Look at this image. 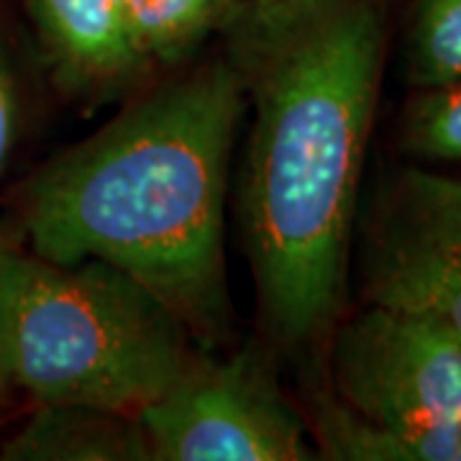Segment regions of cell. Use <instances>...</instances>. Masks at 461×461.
<instances>
[{"mask_svg":"<svg viewBox=\"0 0 461 461\" xmlns=\"http://www.w3.org/2000/svg\"><path fill=\"white\" fill-rule=\"evenodd\" d=\"M379 0H247L230 44L254 105L244 215L269 333L311 348L336 329L377 111Z\"/></svg>","mask_w":461,"mask_h":461,"instance_id":"6da1fadb","label":"cell"},{"mask_svg":"<svg viewBox=\"0 0 461 461\" xmlns=\"http://www.w3.org/2000/svg\"><path fill=\"white\" fill-rule=\"evenodd\" d=\"M247 93L218 59L154 90L54 157L23 195L32 254L100 259L159 297L211 344L229 326L223 205Z\"/></svg>","mask_w":461,"mask_h":461,"instance_id":"7a4b0ae2","label":"cell"},{"mask_svg":"<svg viewBox=\"0 0 461 461\" xmlns=\"http://www.w3.org/2000/svg\"><path fill=\"white\" fill-rule=\"evenodd\" d=\"M193 339L159 297L113 264L18 254L8 300L11 377L36 405L139 418L198 362Z\"/></svg>","mask_w":461,"mask_h":461,"instance_id":"3957f363","label":"cell"},{"mask_svg":"<svg viewBox=\"0 0 461 461\" xmlns=\"http://www.w3.org/2000/svg\"><path fill=\"white\" fill-rule=\"evenodd\" d=\"M333 395L395 433L461 423V339L441 321L369 303L330 330Z\"/></svg>","mask_w":461,"mask_h":461,"instance_id":"277c9868","label":"cell"},{"mask_svg":"<svg viewBox=\"0 0 461 461\" xmlns=\"http://www.w3.org/2000/svg\"><path fill=\"white\" fill-rule=\"evenodd\" d=\"M151 461H305L313 448L300 412L257 348L198 359L139 412Z\"/></svg>","mask_w":461,"mask_h":461,"instance_id":"5b68a950","label":"cell"},{"mask_svg":"<svg viewBox=\"0 0 461 461\" xmlns=\"http://www.w3.org/2000/svg\"><path fill=\"white\" fill-rule=\"evenodd\" d=\"M364 295L461 339V175L408 167L384 182L364 230Z\"/></svg>","mask_w":461,"mask_h":461,"instance_id":"8992f818","label":"cell"},{"mask_svg":"<svg viewBox=\"0 0 461 461\" xmlns=\"http://www.w3.org/2000/svg\"><path fill=\"white\" fill-rule=\"evenodd\" d=\"M41 51L72 93H113L149 65L126 0H26Z\"/></svg>","mask_w":461,"mask_h":461,"instance_id":"52a82bcc","label":"cell"},{"mask_svg":"<svg viewBox=\"0 0 461 461\" xmlns=\"http://www.w3.org/2000/svg\"><path fill=\"white\" fill-rule=\"evenodd\" d=\"M8 461H151L149 441L131 412L93 405H39L3 444Z\"/></svg>","mask_w":461,"mask_h":461,"instance_id":"ba28073f","label":"cell"},{"mask_svg":"<svg viewBox=\"0 0 461 461\" xmlns=\"http://www.w3.org/2000/svg\"><path fill=\"white\" fill-rule=\"evenodd\" d=\"M321 456L336 461H461V423L423 433H395L346 408L339 397L313 400Z\"/></svg>","mask_w":461,"mask_h":461,"instance_id":"9c48e42d","label":"cell"},{"mask_svg":"<svg viewBox=\"0 0 461 461\" xmlns=\"http://www.w3.org/2000/svg\"><path fill=\"white\" fill-rule=\"evenodd\" d=\"M247 0H126L133 36L147 62L187 57L221 18Z\"/></svg>","mask_w":461,"mask_h":461,"instance_id":"30bf717a","label":"cell"},{"mask_svg":"<svg viewBox=\"0 0 461 461\" xmlns=\"http://www.w3.org/2000/svg\"><path fill=\"white\" fill-rule=\"evenodd\" d=\"M408 77L418 90L461 80V0H415Z\"/></svg>","mask_w":461,"mask_h":461,"instance_id":"8fae6325","label":"cell"},{"mask_svg":"<svg viewBox=\"0 0 461 461\" xmlns=\"http://www.w3.org/2000/svg\"><path fill=\"white\" fill-rule=\"evenodd\" d=\"M402 144L415 157L461 165V80L418 90L402 118Z\"/></svg>","mask_w":461,"mask_h":461,"instance_id":"7c38bea8","label":"cell"},{"mask_svg":"<svg viewBox=\"0 0 461 461\" xmlns=\"http://www.w3.org/2000/svg\"><path fill=\"white\" fill-rule=\"evenodd\" d=\"M23 123V87L16 57L0 29V177L8 169Z\"/></svg>","mask_w":461,"mask_h":461,"instance_id":"4fadbf2b","label":"cell"},{"mask_svg":"<svg viewBox=\"0 0 461 461\" xmlns=\"http://www.w3.org/2000/svg\"><path fill=\"white\" fill-rule=\"evenodd\" d=\"M16 244L0 230V402L14 387L11 377V354H8V300H11V280L18 259Z\"/></svg>","mask_w":461,"mask_h":461,"instance_id":"5bb4252c","label":"cell"}]
</instances>
